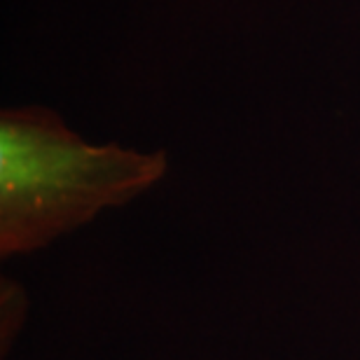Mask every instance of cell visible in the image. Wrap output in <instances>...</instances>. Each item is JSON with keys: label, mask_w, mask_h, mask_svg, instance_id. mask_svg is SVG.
I'll use <instances>...</instances> for the list:
<instances>
[{"label": "cell", "mask_w": 360, "mask_h": 360, "mask_svg": "<svg viewBox=\"0 0 360 360\" xmlns=\"http://www.w3.org/2000/svg\"><path fill=\"white\" fill-rule=\"evenodd\" d=\"M167 174L164 153L89 146L45 108L0 117V255L35 253Z\"/></svg>", "instance_id": "obj_1"}]
</instances>
